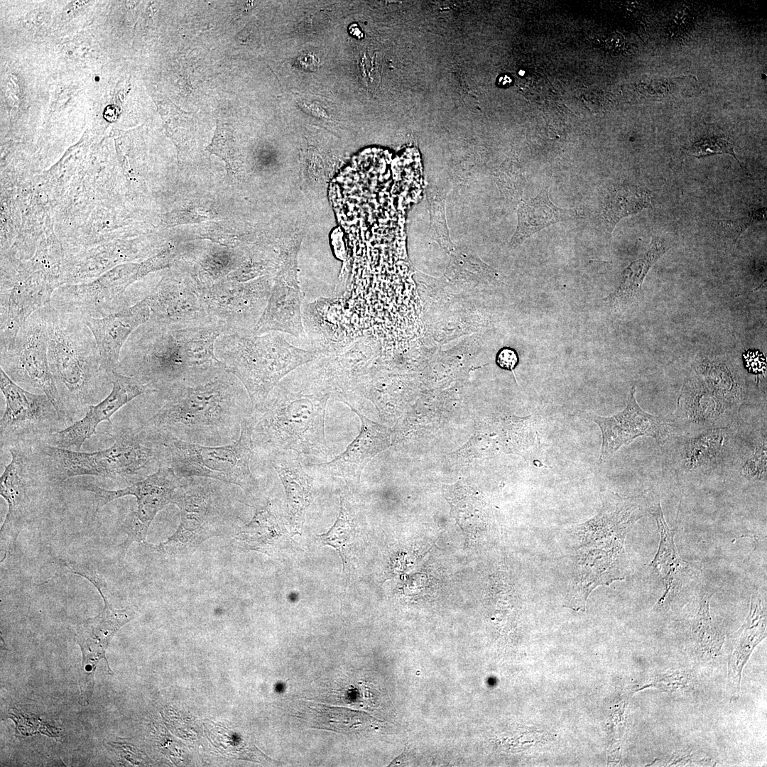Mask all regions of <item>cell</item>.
I'll return each mask as SVG.
<instances>
[{
    "label": "cell",
    "mask_w": 767,
    "mask_h": 767,
    "mask_svg": "<svg viewBox=\"0 0 767 767\" xmlns=\"http://www.w3.org/2000/svg\"><path fill=\"white\" fill-rule=\"evenodd\" d=\"M154 393L161 404L141 426L161 442L231 444L254 411L244 386L227 369L175 382Z\"/></svg>",
    "instance_id": "cell-1"
},
{
    "label": "cell",
    "mask_w": 767,
    "mask_h": 767,
    "mask_svg": "<svg viewBox=\"0 0 767 767\" xmlns=\"http://www.w3.org/2000/svg\"><path fill=\"white\" fill-rule=\"evenodd\" d=\"M224 328L212 320L176 326L149 319L130 335L115 371L156 391L173 383L226 369L215 354Z\"/></svg>",
    "instance_id": "cell-2"
},
{
    "label": "cell",
    "mask_w": 767,
    "mask_h": 767,
    "mask_svg": "<svg viewBox=\"0 0 767 767\" xmlns=\"http://www.w3.org/2000/svg\"><path fill=\"white\" fill-rule=\"evenodd\" d=\"M329 391L298 367L283 378L261 406L254 408V450L266 455L293 451L327 459L331 455L325 431Z\"/></svg>",
    "instance_id": "cell-3"
},
{
    "label": "cell",
    "mask_w": 767,
    "mask_h": 767,
    "mask_svg": "<svg viewBox=\"0 0 767 767\" xmlns=\"http://www.w3.org/2000/svg\"><path fill=\"white\" fill-rule=\"evenodd\" d=\"M48 358L59 396L72 423L101 401L111 384L85 320L50 305Z\"/></svg>",
    "instance_id": "cell-4"
},
{
    "label": "cell",
    "mask_w": 767,
    "mask_h": 767,
    "mask_svg": "<svg viewBox=\"0 0 767 767\" xmlns=\"http://www.w3.org/2000/svg\"><path fill=\"white\" fill-rule=\"evenodd\" d=\"M110 435L113 444L93 452L57 447L43 442L32 448L52 484L92 476L122 480L130 485L165 465L163 445L141 425L120 428Z\"/></svg>",
    "instance_id": "cell-5"
},
{
    "label": "cell",
    "mask_w": 767,
    "mask_h": 767,
    "mask_svg": "<svg viewBox=\"0 0 767 767\" xmlns=\"http://www.w3.org/2000/svg\"><path fill=\"white\" fill-rule=\"evenodd\" d=\"M215 354L244 386L254 408L263 405L275 386L318 354L285 339L282 332L224 333L215 342Z\"/></svg>",
    "instance_id": "cell-6"
},
{
    "label": "cell",
    "mask_w": 767,
    "mask_h": 767,
    "mask_svg": "<svg viewBox=\"0 0 767 767\" xmlns=\"http://www.w3.org/2000/svg\"><path fill=\"white\" fill-rule=\"evenodd\" d=\"M629 529L609 518L594 516L579 525L575 567L565 606L584 611L589 594L599 585L624 579V540Z\"/></svg>",
    "instance_id": "cell-7"
},
{
    "label": "cell",
    "mask_w": 767,
    "mask_h": 767,
    "mask_svg": "<svg viewBox=\"0 0 767 767\" xmlns=\"http://www.w3.org/2000/svg\"><path fill=\"white\" fill-rule=\"evenodd\" d=\"M252 429L253 413L242 421L239 436L231 444L205 446L174 440L163 442L165 465L180 478L213 479L253 494L258 482L250 465L254 450Z\"/></svg>",
    "instance_id": "cell-8"
},
{
    "label": "cell",
    "mask_w": 767,
    "mask_h": 767,
    "mask_svg": "<svg viewBox=\"0 0 767 767\" xmlns=\"http://www.w3.org/2000/svg\"><path fill=\"white\" fill-rule=\"evenodd\" d=\"M50 304L33 313L20 328L13 344L0 349V365L18 385L40 390L55 408L65 428L72 423L65 413L48 358Z\"/></svg>",
    "instance_id": "cell-9"
},
{
    "label": "cell",
    "mask_w": 767,
    "mask_h": 767,
    "mask_svg": "<svg viewBox=\"0 0 767 767\" xmlns=\"http://www.w3.org/2000/svg\"><path fill=\"white\" fill-rule=\"evenodd\" d=\"M742 403L717 379L697 366L685 379L678 399L673 433L686 434L736 425Z\"/></svg>",
    "instance_id": "cell-10"
},
{
    "label": "cell",
    "mask_w": 767,
    "mask_h": 767,
    "mask_svg": "<svg viewBox=\"0 0 767 767\" xmlns=\"http://www.w3.org/2000/svg\"><path fill=\"white\" fill-rule=\"evenodd\" d=\"M0 388L5 409L0 419L1 450L31 447L65 428L48 397L31 393L0 369Z\"/></svg>",
    "instance_id": "cell-11"
},
{
    "label": "cell",
    "mask_w": 767,
    "mask_h": 767,
    "mask_svg": "<svg viewBox=\"0 0 767 767\" xmlns=\"http://www.w3.org/2000/svg\"><path fill=\"white\" fill-rule=\"evenodd\" d=\"M168 261L163 254L144 264L116 269L92 283L60 286L53 293L50 304L85 320L107 316L126 308L124 293L131 283L146 273L165 266Z\"/></svg>",
    "instance_id": "cell-12"
},
{
    "label": "cell",
    "mask_w": 767,
    "mask_h": 767,
    "mask_svg": "<svg viewBox=\"0 0 767 767\" xmlns=\"http://www.w3.org/2000/svg\"><path fill=\"white\" fill-rule=\"evenodd\" d=\"M736 425L692 433H673L660 445L665 472L685 482L725 475Z\"/></svg>",
    "instance_id": "cell-13"
},
{
    "label": "cell",
    "mask_w": 767,
    "mask_h": 767,
    "mask_svg": "<svg viewBox=\"0 0 767 767\" xmlns=\"http://www.w3.org/2000/svg\"><path fill=\"white\" fill-rule=\"evenodd\" d=\"M180 479L170 467L163 465L145 479L123 489L109 490L90 482H83L79 487L94 494V513L115 499L129 495L136 497L137 509L126 521L127 538L121 547V559H124L133 542L145 541L149 526L157 513L172 504Z\"/></svg>",
    "instance_id": "cell-14"
},
{
    "label": "cell",
    "mask_w": 767,
    "mask_h": 767,
    "mask_svg": "<svg viewBox=\"0 0 767 767\" xmlns=\"http://www.w3.org/2000/svg\"><path fill=\"white\" fill-rule=\"evenodd\" d=\"M274 278L266 276L246 282L224 279L201 288L209 315L225 333H253L268 303Z\"/></svg>",
    "instance_id": "cell-15"
},
{
    "label": "cell",
    "mask_w": 767,
    "mask_h": 767,
    "mask_svg": "<svg viewBox=\"0 0 767 767\" xmlns=\"http://www.w3.org/2000/svg\"><path fill=\"white\" fill-rule=\"evenodd\" d=\"M8 452L11 454V462L4 466L0 477V495L8 505L1 528V547L4 553L1 562L9 555L20 532L32 518L34 486L48 479L32 446L16 447Z\"/></svg>",
    "instance_id": "cell-16"
},
{
    "label": "cell",
    "mask_w": 767,
    "mask_h": 767,
    "mask_svg": "<svg viewBox=\"0 0 767 767\" xmlns=\"http://www.w3.org/2000/svg\"><path fill=\"white\" fill-rule=\"evenodd\" d=\"M75 574L89 580L98 590L104 601V608L94 617L89 618L77 625L76 641L80 646L82 660L80 668V702L82 705L89 701L93 692L94 676L97 663L105 660L109 672L111 674L105 653L109 642L116 632L136 614V606H129L123 609H116L109 603L100 587L99 579L82 566L65 563Z\"/></svg>",
    "instance_id": "cell-17"
},
{
    "label": "cell",
    "mask_w": 767,
    "mask_h": 767,
    "mask_svg": "<svg viewBox=\"0 0 767 767\" xmlns=\"http://www.w3.org/2000/svg\"><path fill=\"white\" fill-rule=\"evenodd\" d=\"M217 485L210 478H181L172 504L180 510L181 522L177 531L159 547L168 553L193 552L212 535L208 531L222 515Z\"/></svg>",
    "instance_id": "cell-18"
},
{
    "label": "cell",
    "mask_w": 767,
    "mask_h": 767,
    "mask_svg": "<svg viewBox=\"0 0 767 767\" xmlns=\"http://www.w3.org/2000/svg\"><path fill=\"white\" fill-rule=\"evenodd\" d=\"M369 349L367 337L330 343L318 349L317 356L303 367L329 391L331 398L355 409L359 403L356 384L366 373Z\"/></svg>",
    "instance_id": "cell-19"
},
{
    "label": "cell",
    "mask_w": 767,
    "mask_h": 767,
    "mask_svg": "<svg viewBox=\"0 0 767 767\" xmlns=\"http://www.w3.org/2000/svg\"><path fill=\"white\" fill-rule=\"evenodd\" d=\"M60 283L52 272L24 271L2 277L0 293V349L10 347L25 322L50 303Z\"/></svg>",
    "instance_id": "cell-20"
},
{
    "label": "cell",
    "mask_w": 767,
    "mask_h": 767,
    "mask_svg": "<svg viewBox=\"0 0 767 767\" xmlns=\"http://www.w3.org/2000/svg\"><path fill=\"white\" fill-rule=\"evenodd\" d=\"M635 395L636 388L633 386L625 408L612 416L586 414V418L595 423L601 430L600 462H608L622 446L631 444L637 437H651L662 445L673 433L671 423L644 410Z\"/></svg>",
    "instance_id": "cell-21"
},
{
    "label": "cell",
    "mask_w": 767,
    "mask_h": 767,
    "mask_svg": "<svg viewBox=\"0 0 767 767\" xmlns=\"http://www.w3.org/2000/svg\"><path fill=\"white\" fill-rule=\"evenodd\" d=\"M111 389L101 401L89 406L82 418L53 433L43 442L79 451L84 442L97 433L102 422L111 423V416L120 408L138 396L153 392L148 385L116 371L111 372Z\"/></svg>",
    "instance_id": "cell-22"
},
{
    "label": "cell",
    "mask_w": 767,
    "mask_h": 767,
    "mask_svg": "<svg viewBox=\"0 0 767 767\" xmlns=\"http://www.w3.org/2000/svg\"><path fill=\"white\" fill-rule=\"evenodd\" d=\"M145 300L150 319L170 325H197L211 320L195 278L167 276Z\"/></svg>",
    "instance_id": "cell-23"
},
{
    "label": "cell",
    "mask_w": 767,
    "mask_h": 767,
    "mask_svg": "<svg viewBox=\"0 0 767 767\" xmlns=\"http://www.w3.org/2000/svg\"><path fill=\"white\" fill-rule=\"evenodd\" d=\"M303 300L295 259L285 260L274 278L271 296L253 333L261 334L274 331L297 338L305 337L301 312Z\"/></svg>",
    "instance_id": "cell-24"
},
{
    "label": "cell",
    "mask_w": 767,
    "mask_h": 767,
    "mask_svg": "<svg viewBox=\"0 0 767 767\" xmlns=\"http://www.w3.org/2000/svg\"><path fill=\"white\" fill-rule=\"evenodd\" d=\"M725 475L746 484H766V418L747 424L741 420L731 440Z\"/></svg>",
    "instance_id": "cell-25"
},
{
    "label": "cell",
    "mask_w": 767,
    "mask_h": 767,
    "mask_svg": "<svg viewBox=\"0 0 767 767\" xmlns=\"http://www.w3.org/2000/svg\"><path fill=\"white\" fill-rule=\"evenodd\" d=\"M354 413L361 419V431L347 449L329 462L307 465L322 474L343 479L349 486L359 482L368 462L388 445V433L384 428L372 423L360 412Z\"/></svg>",
    "instance_id": "cell-26"
},
{
    "label": "cell",
    "mask_w": 767,
    "mask_h": 767,
    "mask_svg": "<svg viewBox=\"0 0 767 767\" xmlns=\"http://www.w3.org/2000/svg\"><path fill=\"white\" fill-rule=\"evenodd\" d=\"M150 316L149 307L143 298L133 306L107 316L85 320L96 340L102 363L109 373L116 370L121 351L130 335Z\"/></svg>",
    "instance_id": "cell-27"
},
{
    "label": "cell",
    "mask_w": 767,
    "mask_h": 767,
    "mask_svg": "<svg viewBox=\"0 0 767 767\" xmlns=\"http://www.w3.org/2000/svg\"><path fill=\"white\" fill-rule=\"evenodd\" d=\"M651 513L658 527L660 543L649 565L663 581L665 590L660 599L663 603L679 594L697 576L698 569L695 563L685 560L679 555L674 542L676 529L667 524L660 500L653 503Z\"/></svg>",
    "instance_id": "cell-28"
},
{
    "label": "cell",
    "mask_w": 767,
    "mask_h": 767,
    "mask_svg": "<svg viewBox=\"0 0 767 767\" xmlns=\"http://www.w3.org/2000/svg\"><path fill=\"white\" fill-rule=\"evenodd\" d=\"M285 489L288 514L291 521L300 518L313 499L312 478L305 471L300 456L293 451L266 455Z\"/></svg>",
    "instance_id": "cell-29"
},
{
    "label": "cell",
    "mask_w": 767,
    "mask_h": 767,
    "mask_svg": "<svg viewBox=\"0 0 767 767\" xmlns=\"http://www.w3.org/2000/svg\"><path fill=\"white\" fill-rule=\"evenodd\" d=\"M766 636V606L761 594L751 595L749 614L737 633L729 663V684L734 695L740 690L741 672L754 648Z\"/></svg>",
    "instance_id": "cell-30"
},
{
    "label": "cell",
    "mask_w": 767,
    "mask_h": 767,
    "mask_svg": "<svg viewBox=\"0 0 767 767\" xmlns=\"http://www.w3.org/2000/svg\"><path fill=\"white\" fill-rule=\"evenodd\" d=\"M575 210L555 206L549 199L548 188L535 197L522 202L518 210V224L510 246L516 247L527 238L555 223L574 218Z\"/></svg>",
    "instance_id": "cell-31"
},
{
    "label": "cell",
    "mask_w": 767,
    "mask_h": 767,
    "mask_svg": "<svg viewBox=\"0 0 767 767\" xmlns=\"http://www.w3.org/2000/svg\"><path fill=\"white\" fill-rule=\"evenodd\" d=\"M669 249L668 242L663 239L653 236L644 256L631 262L624 269L621 284L605 300L611 306L620 308L639 297L643 281L650 268Z\"/></svg>",
    "instance_id": "cell-32"
},
{
    "label": "cell",
    "mask_w": 767,
    "mask_h": 767,
    "mask_svg": "<svg viewBox=\"0 0 767 767\" xmlns=\"http://www.w3.org/2000/svg\"><path fill=\"white\" fill-rule=\"evenodd\" d=\"M650 207V190L633 185H619L608 192L602 214L609 232H611L620 219Z\"/></svg>",
    "instance_id": "cell-33"
},
{
    "label": "cell",
    "mask_w": 767,
    "mask_h": 767,
    "mask_svg": "<svg viewBox=\"0 0 767 767\" xmlns=\"http://www.w3.org/2000/svg\"><path fill=\"white\" fill-rule=\"evenodd\" d=\"M308 713L313 727L340 733L358 732L370 725L369 716L348 708L309 704Z\"/></svg>",
    "instance_id": "cell-34"
},
{
    "label": "cell",
    "mask_w": 767,
    "mask_h": 767,
    "mask_svg": "<svg viewBox=\"0 0 767 767\" xmlns=\"http://www.w3.org/2000/svg\"><path fill=\"white\" fill-rule=\"evenodd\" d=\"M712 594H705L700 600L698 611L692 626V636L695 643L705 652L714 653L719 651L724 643V636L712 620L709 614V601Z\"/></svg>",
    "instance_id": "cell-35"
},
{
    "label": "cell",
    "mask_w": 767,
    "mask_h": 767,
    "mask_svg": "<svg viewBox=\"0 0 767 767\" xmlns=\"http://www.w3.org/2000/svg\"><path fill=\"white\" fill-rule=\"evenodd\" d=\"M353 510L346 495L340 497V508L332 527L325 533L319 535L323 545L333 547L339 553L343 565L347 562V548L354 531Z\"/></svg>",
    "instance_id": "cell-36"
},
{
    "label": "cell",
    "mask_w": 767,
    "mask_h": 767,
    "mask_svg": "<svg viewBox=\"0 0 767 767\" xmlns=\"http://www.w3.org/2000/svg\"><path fill=\"white\" fill-rule=\"evenodd\" d=\"M428 201L430 219L429 232L431 238L436 240L444 249L450 251L452 249V244L446 223L445 197H440L438 194H430L428 195Z\"/></svg>",
    "instance_id": "cell-37"
},
{
    "label": "cell",
    "mask_w": 767,
    "mask_h": 767,
    "mask_svg": "<svg viewBox=\"0 0 767 767\" xmlns=\"http://www.w3.org/2000/svg\"><path fill=\"white\" fill-rule=\"evenodd\" d=\"M766 217V208L754 210L747 216L734 220H713L712 227L722 235L730 238L734 242L741 234L752 224L762 222Z\"/></svg>",
    "instance_id": "cell-38"
},
{
    "label": "cell",
    "mask_w": 767,
    "mask_h": 767,
    "mask_svg": "<svg viewBox=\"0 0 767 767\" xmlns=\"http://www.w3.org/2000/svg\"><path fill=\"white\" fill-rule=\"evenodd\" d=\"M688 151L696 158H702L714 154H729L733 156L741 165V163L734 152V144L729 139L724 138L712 137L702 139L695 143L688 149Z\"/></svg>",
    "instance_id": "cell-39"
},
{
    "label": "cell",
    "mask_w": 767,
    "mask_h": 767,
    "mask_svg": "<svg viewBox=\"0 0 767 767\" xmlns=\"http://www.w3.org/2000/svg\"><path fill=\"white\" fill-rule=\"evenodd\" d=\"M692 686V680L690 673L677 672L657 677L649 685L641 688L654 687L665 691L689 690Z\"/></svg>",
    "instance_id": "cell-40"
},
{
    "label": "cell",
    "mask_w": 767,
    "mask_h": 767,
    "mask_svg": "<svg viewBox=\"0 0 767 767\" xmlns=\"http://www.w3.org/2000/svg\"><path fill=\"white\" fill-rule=\"evenodd\" d=\"M518 361L519 358L516 351L508 347L501 348L496 356V364L504 370L513 371Z\"/></svg>",
    "instance_id": "cell-41"
},
{
    "label": "cell",
    "mask_w": 767,
    "mask_h": 767,
    "mask_svg": "<svg viewBox=\"0 0 767 767\" xmlns=\"http://www.w3.org/2000/svg\"><path fill=\"white\" fill-rule=\"evenodd\" d=\"M318 64V58L312 53H304L300 55L295 62L296 66L299 68L310 71L316 70Z\"/></svg>",
    "instance_id": "cell-42"
},
{
    "label": "cell",
    "mask_w": 767,
    "mask_h": 767,
    "mask_svg": "<svg viewBox=\"0 0 767 767\" xmlns=\"http://www.w3.org/2000/svg\"><path fill=\"white\" fill-rule=\"evenodd\" d=\"M120 110L115 105H108L104 111V117L109 121H114L117 119Z\"/></svg>",
    "instance_id": "cell-43"
},
{
    "label": "cell",
    "mask_w": 767,
    "mask_h": 767,
    "mask_svg": "<svg viewBox=\"0 0 767 767\" xmlns=\"http://www.w3.org/2000/svg\"><path fill=\"white\" fill-rule=\"evenodd\" d=\"M303 106L308 111H311L313 115H316L318 117L323 119L328 117L325 111L315 104L305 103Z\"/></svg>",
    "instance_id": "cell-44"
}]
</instances>
